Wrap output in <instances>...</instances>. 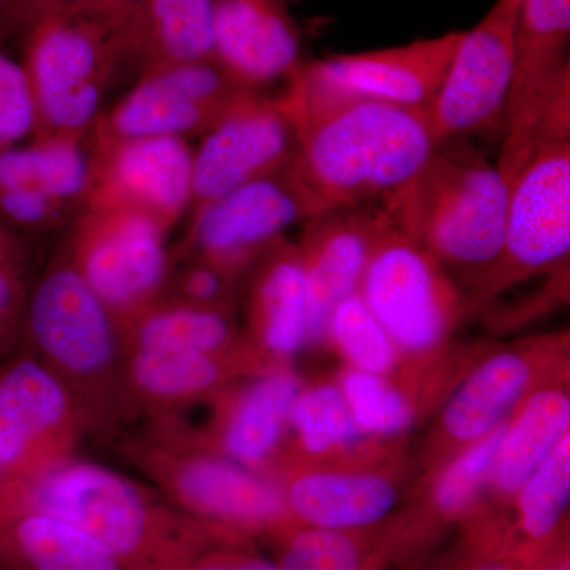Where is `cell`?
Masks as SVG:
<instances>
[{
  "label": "cell",
  "instance_id": "7bdbcfd3",
  "mask_svg": "<svg viewBox=\"0 0 570 570\" xmlns=\"http://www.w3.org/2000/svg\"><path fill=\"white\" fill-rule=\"evenodd\" d=\"M21 0H0V24L17 26Z\"/></svg>",
  "mask_w": 570,
  "mask_h": 570
},
{
  "label": "cell",
  "instance_id": "60d3db41",
  "mask_svg": "<svg viewBox=\"0 0 570 570\" xmlns=\"http://www.w3.org/2000/svg\"><path fill=\"white\" fill-rule=\"evenodd\" d=\"M63 0H21L20 11H18L17 26L31 29L37 21L47 17L51 11L58 10Z\"/></svg>",
  "mask_w": 570,
  "mask_h": 570
},
{
  "label": "cell",
  "instance_id": "5b68a950",
  "mask_svg": "<svg viewBox=\"0 0 570 570\" xmlns=\"http://www.w3.org/2000/svg\"><path fill=\"white\" fill-rule=\"evenodd\" d=\"M569 249L570 132H540L510 184L504 243L497 264L479 281V298L562 266Z\"/></svg>",
  "mask_w": 570,
  "mask_h": 570
},
{
  "label": "cell",
  "instance_id": "7c38bea8",
  "mask_svg": "<svg viewBox=\"0 0 570 570\" xmlns=\"http://www.w3.org/2000/svg\"><path fill=\"white\" fill-rule=\"evenodd\" d=\"M521 0H497L463 32L444 85L428 110L438 145L501 124L513 69V36Z\"/></svg>",
  "mask_w": 570,
  "mask_h": 570
},
{
  "label": "cell",
  "instance_id": "e0dca14e",
  "mask_svg": "<svg viewBox=\"0 0 570 570\" xmlns=\"http://www.w3.org/2000/svg\"><path fill=\"white\" fill-rule=\"evenodd\" d=\"M213 56L245 85L261 89L291 78L302 37L285 0H213Z\"/></svg>",
  "mask_w": 570,
  "mask_h": 570
},
{
  "label": "cell",
  "instance_id": "836d02e7",
  "mask_svg": "<svg viewBox=\"0 0 570 570\" xmlns=\"http://www.w3.org/2000/svg\"><path fill=\"white\" fill-rule=\"evenodd\" d=\"M508 422L509 420H504L489 434L471 442V445L441 472L433 490V501L439 512L449 517L459 515L471 505L475 494L493 472L498 448Z\"/></svg>",
  "mask_w": 570,
  "mask_h": 570
},
{
  "label": "cell",
  "instance_id": "2e32d148",
  "mask_svg": "<svg viewBox=\"0 0 570 570\" xmlns=\"http://www.w3.org/2000/svg\"><path fill=\"white\" fill-rule=\"evenodd\" d=\"M381 223L362 208L332 209L306 220L298 245L305 273L311 343L326 337L336 306L358 291Z\"/></svg>",
  "mask_w": 570,
  "mask_h": 570
},
{
  "label": "cell",
  "instance_id": "4fadbf2b",
  "mask_svg": "<svg viewBox=\"0 0 570 570\" xmlns=\"http://www.w3.org/2000/svg\"><path fill=\"white\" fill-rule=\"evenodd\" d=\"M296 153L298 135L283 99L254 94L206 132L194 151L189 212L283 167Z\"/></svg>",
  "mask_w": 570,
  "mask_h": 570
},
{
  "label": "cell",
  "instance_id": "8fae6325",
  "mask_svg": "<svg viewBox=\"0 0 570 570\" xmlns=\"http://www.w3.org/2000/svg\"><path fill=\"white\" fill-rule=\"evenodd\" d=\"M88 137L85 209H130L151 217L165 232L189 209L194 151L186 138Z\"/></svg>",
  "mask_w": 570,
  "mask_h": 570
},
{
  "label": "cell",
  "instance_id": "52a82bcc",
  "mask_svg": "<svg viewBox=\"0 0 570 570\" xmlns=\"http://www.w3.org/2000/svg\"><path fill=\"white\" fill-rule=\"evenodd\" d=\"M257 92L214 58L160 67L140 75L121 102L100 112L89 135L110 140L205 135Z\"/></svg>",
  "mask_w": 570,
  "mask_h": 570
},
{
  "label": "cell",
  "instance_id": "484cf974",
  "mask_svg": "<svg viewBox=\"0 0 570 570\" xmlns=\"http://www.w3.org/2000/svg\"><path fill=\"white\" fill-rule=\"evenodd\" d=\"M88 183L89 157L82 141L50 138L0 151V190H36L85 212Z\"/></svg>",
  "mask_w": 570,
  "mask_h": 570
},
{
  "label": "cell",
  "instance_id": "9c48e42d",
  "mask_svg": "<svg viewBox=\"0 0 570 570\" xmlns=\"http://www.w3.org/2000/svg\"><path fill=\"white\" fill-rule=\"evenodd\" d=\"M326 212L303 175L296 153L291 163L193 214L189 239L202 255L243 268L283 238L292 225Z\"/></svg>",
  "mask_w": 570,
  "mask_h": 570
},
{
  "label": "cell",
  "instance_id": "277c9868",
  "mask_svg": "<svg viewBox=\"0 0 570 570\" xmlns=\"http://www.w3.org/2000/svg\"><path fill=\"white\" fill-rule=\"evenodd\" d=\"M29 510L99 540L124 570H171L184 549V543L168 538L132 483L97 464L70 463L45 475Z\"/></svg>",
  "mask_w": 570,
  "mask_h": 570
},
{
  "label": "cell",
  "instance_id": "ac0fdd59",
  "mask_svg": "<svg viewBox=\"0 0 570 570\" xmlns=\"http://www.w3.org/2000/svg\"><path fill=\"white\" fill-rule=\"evenodd\" d=\"M174 487L183 504L195 513L232 527H272L287 509L275 487L230 461L213 456L184 463Z\"/></svg>",
  "mask_w": 570,
  "mask_h": 570
},
{
  "label": "cell",
  "instance_id": "b9f144b4",
  "mask_svg": "<svg viewBox=\"0 0 570 570\" xmlns=\"http://www.w3.org/2000/svg\"><path fill=\"white\" fill-rule=\"evenodd\" d=\"M18 285L13 276L0 266V316L7 313L17 302Z\"/></svg>",
  "mask_w": 570,
  "mask_h": 570
},
{
  "label": "cell",
  "instance_id": "f6af8a7d",
  "mask_svg": "<svg viewBox=\"0 0 570 570\" xmlns=\"http://www.w3.org/2000/svg\"><path fill=\"white\" fill-rule=\"evenodd\" d=\"M483 570H512V569L505 568V566H490V568H487Z\"/></svg>",
  "mask_w": 570,
  "mask_h": 570
},
{
  "label": "cell",
  "instance_id": "f35d334b",
  "mask_svg": "<svg viewBox=\"0 0 570 570\" xmlns=\"http://www.w3.org/2000/svg\"><path fill=\"white\" fill-rule=\"evenodd\" d=\"M171 570H277V564L243 551H217L195 557L183 550Z\"/></svg>",
  "mask_w": 570,
  "mask_h": 570
},
{
  "label": "cell",
  "instance_id": "e575fe53",
  "mask_svg": "<svg viewBox=\"0 0 570 570\" xmlns=\"http://www.w3.org/2000/svg\"><path fill=\"white\" fill-rule=\"evenodd\" d=\"M277 570H365V560L346 532L307 528L287 543Z\"/></svg>",
  "mask_w": 570,
  "mask_h": 570
},
{
  "label": "cell",
  "instance_id": "4dcf8cb0",
  "mask_svg": "<svg viewBox=\"0 0 570 570\" xmlns=\"http://www.w3.org/2000/svg\"><path fill=\"white\" fill-rule=\"evenodd\" d=\"M299 441L314 455L352 444L360 436L346 397L333 385H317L299 392L291 411Z\"/></svg>",
  "mask_w": 570,
  "mask_h": 570
},
{
  "label": "cell",
  "instance_id": "f546056e",
  "mask_svg": "<svg viewBox=\"0 0 570 570\" xmlns=\"http://www.w3.org/2000/svg\"><path fill=\"white\" fill-rule=\"evenodd\" d=\"M326 337H332L354 370L384 376L395 366L396 346L358 292L348 295L333 311Z\"/></svg>",
  "mask_w": 570,
  "mask_h": 570
},
{
  "label": "cell",
  "instance_id": "603a6c76",
  "mask_svg": "<svg viewBox=\"0 0 570 570\" xmlns=\"http://www.w3.org/2000/svg\"><path fill=\"white\" fill-rule=\"evenodd\" d=\"M570 400L560 389L540 390L509 420L494 460V487L517 494L543 460L569 434Z\"/></svg>",
  "mask_w": 570,
  "mask_h": 570
},
{
  "label": "cell",
  "instance_id": "1f68e13d",
  "mask_svg": "<svg viewBox=\"0 0 570 570\" xmlns=\"http://www.w3.org/2000/svg\"><path fill=\"white\" fill-rule=\"evenodd\" d=\"M341 392L360 433L392 436L407 430L414 419L406 397L381 374L348 370Z\"/></svg>",
  "mask_w": 570,
  "mask_h": 570
},
{
  "label": "cell",
  "instance_id": "5bb4252c",
  "mask_svg": "<svg viewBox=\"0 0 570 570\" xmlns=\"http://www.w3.org/2000/svg\"><path fill=\"white\" fill-rule=\"evenodd\" d=\"M461 37L463 32H449L384 50L330 55L299 63V70L337 91L428 112L444 85Z\"/></svg>",
  "mask_w": 570,
  "mask_h": 570
},
{
  "label": "cell",
  "instance_id": "d590c367",
  "mask_svg": "<svg viewBox=\"0 0 570 570\" xmlns=\"http://www.w3.org/2000/svg\"><path fill=\"white\" fill-rule=\"evenodd\" d=\"M36 105L20 63L0 52V151L36 132Z\"/></svg>",
  "mask_w": 570,
  "mask_h": 570
},
{
  "label": "cell",
  "instance_id": "83f0119b",
  "mask_svg": "<svg viewBox=\"0 0 570 570\" xmlns=\"http://www.w3.org/2000/svg\"><path fill=\"white\" fill-rule=\"evenodd\" d=\"M138 316V351L214 354L230 337L224 309L193 305L145 307Z\"/></svg>",
  "mask_w": 570,
  "mask_h": 570
},
{
  "label": "cell",
  "instance_id": "d6986e66",
  "mask_svg": "<svg viewBox=\"0 0 570 570\" xmlns=\"http://www.w3.org/2000/svg\"><path fill=\"white\" fill-rule=\"evenodd\" d=\"M387 479L365 472H309L292 482L285 505L318 530L343 531L377 523L396 504Z\"/></svg>",
  "mask_w": 570,
  "mask_h": 570
},
{
  "label": "cell",
  "instance_id": "7dc6e473",
  "mask_svg": "<svg viewBox=\"0 0 570 570\" xmlns=\"http://www.w3.org/2000/svg\"><path fill=\"white\" fill-rule=\"evenodd\" d=\"M0 468H2V464H0Z\"/></svg>",
  "mask_w": 570,
  "mask_h": 570
},
{
  "label": "cell",
  "instance_id": "ffe728a7",
  "mask_svg": "<svg viewBox=\"0 0 570 570\" xmlns=\"http://www.w3.org/2000/svg\"><path fill=\"white\" fill-rule=\"evenodd\" d=\"M213 0H138L127 21L140 73L213 56Z\"/></svg>",
  "mask_w": 570,
  "mask_h": 570
},
{
  "label": "cell",
  "instance_id": "d6a6232c",
  "mask_svg": "<svg viewBox=\"0 0 570 570\" xmlns=\"http://www.w3.org/2000/svg\"><path fill=\"white\" fill-rule=\"evenodd\" d=\"M132 374L138 387L149 395L183 397L213 387L220 367L212 355L138 351Z\"/></svg>",
  "mask_w": 570,
  "mask_h": 570
},
{
  "label": "cell",
  "instance_id": "7a4b0ae2",
  "mask_svg": "<svg viewBox=\"0 0 570 570\" xmlns=\"http://www.w3.org/2000/svg\"><path fill=\"white\" fill-rule=\"evenodd\" d=\"M509 193L485 153L455 140L439 146L381 209L439 265L471 273L479 283L501 254Z\"/></svg>",
  "mask_w": 570,
  "mask_h": 570
},
{
  "label": "cell",
  "instance_id": "ee69618b",
  "mask_svg": "<svg viewBox=\"0 0 570 570\" xmlns=\"http://www.w3.org/2000/svg\"><path fill=\"white\" fill-rule=\"evenodd\" d=\"M9 246V234H7L6 227L2 225V220H0V254L7 249Z\"/></svg>",
  "mask_w": 570,
  "mask_h": 570
},
{
  "label": "cell",
  "instance_id": "6da1fadb",
  "mask_svg": "<svg viewBox=\"0 0 570 570\" xmlns=\"http://www.w3.org/2000/svg\"><path fill=\"white\" fill-rule=\"evenodd\" d=\"M298 135V164L326 208L387 198L439 148L428 112L337 91L296 69L281 96Z\"/></svg>",
  "mask_w": 570,
  "mask_h": 570
},
{
  "label": "cell",
  "instance_id": "ba28073f",
  "mask_svg": "<svg viewBox=\"0 0 570 570\" xmlns=\"http://www.w3.org/2000/svg\"><path fill=\"white\" fill-rule=\"evenodd\" d=\"M165 234L151 217L130 209H85L73 220L69 255L115 316H135L167 279Z\"/></svg>",
  "mask_w": 570,
  "mask_h": 570
},
{
  "label": "cell",
  "instance_id": "ab89813d",
  "mask_svg": "<svg viewBox=\"0 0 570 570\" xmlns=\"http://www.w3.org/2000/svg\"><path fill=\"white\" fill-rule=\"evenodd\" d=\"M138 0H63V9L110 18V20L129 21Z\"/></svg>",
  "mask_w": 570,
  "mask_h": 570
},
{
  "label": "cell",
  "instance_id": "4316f807",
  "mask_svg": "<svg viewBox=\"0 0 570 570\" xmlns=\"http://www.w3.org/2000/svg\"><path fill=\"white\" fill-rule=\"evenodd\" d=\"M299 393L295 374L277 371L258 379L235 409L225 431V449L243 464L268 459L279 444L285 423Z\"/></svg>",
  "mask_w": 570,
  "mask_h": 570
},
{
  "label": "cell",
  "instance_id": "3957f363",
  "mask_svg": "<svg viewBox=\"0 0 570 570\" xmlns=\"http://www.w3.org/2000/svg\"><path fill=\"white\" fill-rule=\"evenodd\" d=\"M22 69L36 105V140L85 141L105 91L130 62L127 21L59 7L29 29Z\"/></svg>",
  "mask_w": 570,
  "mask_h": 570
},
{
  "label": "cell",
  "instance_id": "9a60e30c",
  "mask_svg": "<svg viewBox=\"0 0 570 570\" xmlns=\"http://www.w3.org/2000/svg\"><path fill=\"white\" fill-rule=\"evenodd\" d=\"M115 318L69 253L41 277L29 305V328L37 346L78 376H91L111 365L118 346Z\"/></svg>",
  "mask_w": 570,
  "mask_h": 570
},
{
  "label": "cell",
  "instance_id": "f1b7e54d",
  "mask_svg": "<svg viewBox=\"0 0 570 570\" xmlns=\"http://www.w3.org/2000/svg\"><path fill=\"white\" fill-rule=\"evenodd\" d=\"M520 523L531 539L551 535L561 523L570 499V433L519 490Z\"/></svg>",
  "mask_w": 570,
  "mask_h": 570
},
{
  "label": "cell",
  "instance_id": "30bf717a",
  "mask_svg": "<svg viewBox=\"0 0 570 570\" xmlns=\"http://www.w3.org/2000/svg\"><path fill=\"white\" fill-rule=\"evenodd\" d=\"M570 0H521L497 167L509 186L528 163L543 112L570 82Z\"/></svg>",
  "mask_w": 570,
  "mask_h": 570
},
{
  "label": "cell",
  "instance_id": "bcb514c9",
  "mask_svg": "<svg viewBox=\"0 0 570 570\" xmlns=\"http://www.w3.org/2000/svg\"><path fill=\"white\" fill-rule=\"evenodd\" d=\"M561 570H569L568 566H566V568H562Z\"/></svg>",
  "mask_w": 570,
  "mask_h": 570
},
{
  "label": "cell",
  "instance_id": "8992f818",
  "mask_svg": "<svg viewBox=\"0 0 570 570\" xmlns=\"http://www.w3.org/2000/svg\"><path fill=\"white\" fill-rule=\"evenodd\" d=\"M379 214L376 242L356 292L396 347L426 354L448 335L459 299L441 265L381 208Z\"/></svg>",
  "mask_w": 570,
  "mask_h": 570
},
{
  "label": "cell",
  "instance_id": "8d00e7d4",
  "mask_svg": "<svg viewBox=\"0 0 570 570\" xmlns=\"http://www.w3.org/2000/svg\"><path fill=\"white\" fill-rule=\"evenodd\" d=\"M81 213L80 205L36 190H0V219L28 230H56L62 225L73 224Z\"/></svg>",
  "mask_w": 570,
  "mask_h": 570
},
{
  "label": "cell",
  "instance_id": "44dd1931",
  "mask_svg": "<svg viewBox=\"0 0 570 570\" xmlns=\"http://www.w3.org/2000/svg\"><path fill=\"white\" fill-rule=\"evenodd\" d=\"M261 257L250 316L269 351L294 355L309 343L305 273L298 245L281 238Z\"/></svg>",
  "mask_w": 570,
  "mask_h": 570
},
{
  "label": "cell",
  "instance_id": "cb8c5ba5",
  "mask_svg": "<svg viewBox=\"0 0 570 570\" xmlns=\"http://www.w3.org/2000/svg\"><path fill=\"white\" fill-rule=\"evenodd\" d=\"M61 382L32 360L11 367L0 379V464L21 459L33 439L58 426L66 415Z\"/></svg>",
  "mask_w": 570,
  "mask_h": 570
},
{
  "label": "cell",
  "instance_id": "74e56055",
  "mask_svg": "<svg viewBox=\"0 0 570 570\" xmlns=\"http://www.w3.org/2000/svg\"><path fill=\"white\" fill-rule=\"evenodd\" d=\"M239 269L242 266L202 255L200 261L189 266L179 281V294L184 305L223 309L220 303L230 292V285Z\"/></svg>",
  "mask_w": 570,
  "mask_h": 570
},
{
  "label": "cell",
  "instance_id": "7402d4cb",
  "mask_svg": "<svg viewBox=\"0 0 570 570\" xmlns=\"http://www.w3.org/2000/svg\"><path fill=\"white\" fill-rule=\"evenodd\" d=\"M531 382V366L517 352H501L480 365L444 411L445 431L459 442H474L504 422Z\"/></svg>",
  "mask_w": 570,
  "mask_h": 570
},
{
  "label": "cell",
  "instance_id": "d4e9b609",
  "mask_svg": "<svg viewBox=\"0 0 570 570\" xmlns=\"http://www.w3.org/2000/svg\"><path fill=\"white\" fill-rule=\"evenodd\" d=\"M0 547L17 570H124L99 540L32 510L11 521Z\"/></svg>",
  "mask_w": 570,
  "mask_h": 570
}]
</instances>
